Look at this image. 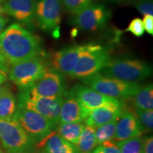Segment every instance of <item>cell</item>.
<instances>
[{
    "instance_id": "16",
    "label": "cell",
    "mask_w": 153,
    "mask_h": 153,
    "mask_svg": "<svg viewBox=\"0 0 153 153\" xmlns=\"http://www.w3.org/2000/svg\"><path fill=\"white\" fill-rule=\"evenodd\" d=\"M143 133L136 114L129 111H126L118 120L114 139L118 142L140 136Z\"/></svg>"
},
{
    "instance_id": "41",
    "label": "cell",
    "mask_w": 153,
    "mask_h": 153,
    "mask_svg": "<svg viewBox=\"0 0 153 153\" xmlns=\"http://www.w3.org/2000/svg\"><path fill=\"white\" fill-rule=\"evenodd\" d=\"M0 143H1V141H0Z\"/></svg>"
},
{
    "instance_id": "7",
    "label": "cell",
    "mask_w": 153,
    "mask_h": 153,
    "mask_svg": "<svg viewBox=\"0 0 153 153\" xmlns=\"http://www.w3.org/2000/svg\"><path fill=\"white\" fill-rule=\"evenodd\" d=\"M0 141L9 153H30L34 143L14 120L0 119Z\"/></svg>"
},
{
    "instance_id": "3",
    "label": "cell",
    "mask_w": 153,
    "mask_h": 153,
    "mask_svg": "<svg viewBox=\"0 0 153 153\" xmlns=\"http://www.w3.org/2000/svg\"><path fill=\"white\" fill-rule=\"evenodd\" d=\"M103 75L124 82H137L152 76L148 63L137 59H121L111 61L100 71Z\"/></svg>"
},
{
    "instance_id": "4",
    "label": "cell",
    "mask_w": 153,
    "mask_h": 153,
    "mask_svg": "<svg viewBox=\"0 0 153 153\" xmlns=\"http://www.w3.org/2000/svg\"><path fill=\"white\" fill-rule=\"evenodd\" d=\"M82 80L94 90L117 99L133 97L141 87L138 82H124L104 76L99 72Z\"/></svg>"
},
{
    "instance_id": "2",
    "label": "cell",
    "mask_w": 153,
    "mask_h": 153,
    "mask_svg": "<svg viewBox=\"0 0 153 153\" xmlns=\"http://www.w3.org/2000/svg\"><path fill=\"white\" fill-rule=\"evenodd\" d=\"M62 97L51 98L36 94L30 88L24 89L19 95L18 106L33 111L45 117L57 129L60 124V114Z\"/></svg>"
},
{
    "instance_id": "6",
    "label": "cell",
    "mask_w": 153,
    "mask_h": 153,
    "mask_svg": "<svg viewBox=\"0 0 153 153\" xmlns=\"http://www.w3.org/2000/svg\"><path fill=\"white\" fill-rule=\"evenodd\" d=\"M13 120L20 126L34 144H43L54 130L45 117L24 107H17Z\"/></svg>"
},
{
    "instance_id": "19",
    "label": "cell",
    "mask_w": 153,
    "mask_h": 153,
    "mask_svg": "<svg viewBox=\"0 0 153 153\" xmlns=\"http://www.w3.org/2000/svg\"><path fill=\"white\" fill-rule=\"evenodd\" d=\"M85 127L82 123H60L57 128V133L68 142L76 145Z\"/></svg>"
},
{
    "instance_id": "9",
    "label": "cell",
    "mask_w": 153,
    "mask_h": 153,
    "mask_svg": "<svg viewBox=\"0 0 153 153\" xmlns=\"http://www.w3.org/2000/svg\"><path fill=\"white\" fill-rule=\"evenodd\" d=\"M111 17V11L103 4H91L74 15L72 23L82 30L94 31L102 28Z\"/></svg>"
},
{
    "instance_id": "23",
    "label": "cell",
    "mask_w": 153,
    "mask_h": 153,
    "mask_svg": "<svg viewBox=\"0 0 153 153\" xmlns=\"http://www.w3.org/2000/svg\"><path fill=\"white\" fill-rule=\"evenodd\" d=\"M117 122L118 120H113V121L99 126L98 128H96L95 135L97 145L114 139Z\"/></svg>"
},
{
    "instance_id": "32",
    "label": "cell",
    "mask_w": 153,
    "mask_h": 153,
    "mask_svg": "<svg viewBox=\"0 0 153 153\" xmlns=\"http://www.w3.org/2000/svg\"><path fill=\"white\" fill-rule=\"evenodd\" d=\"M9 63L6 60L2 53L0 52V72L3 73H7L9 71Z\"/></svg>"
},
{
    "instance_id": "31",
    "label": "cell",
    "mask_w": 153,
    "mask_h": 153,
    "mask_svg": "<svg viewBox=\"0 0 153 153\" xmlns=\"http://www.w3.org/2000/svg\"><path fill=\"white\" fill-rule=\"evenodd\" d=\"M143 153H153V137H149L143 141Z\"/></svg>"
},
{
    "instance_id": "12",
    "label": "cell",
    "mask_w": 153,
    "mask_h": 153,
    "mask_svg": "<svg viewBox=\"0 0 153 153\" xmlns=\"http://www.w3.org/2000/svg\"><path fill=\"white\" fill-rule=\"evenodd\" d=\"M61 16V0H40L36 4V16L42 30H55L60 24Z\"/></svg>"
},
{
    "instance_id": "34",
    "label": "cell",
    "mask_w": 153,
    "mask_h": 153,
    "mask_svg": "<svg viewBox=\"0 0 153 153\" xmlns=\"http://www.w3.org/2000/svg\"><path fill=\"white\" fill-rule=\"evenodd\" d=\"M7 81V76L5 75V73L0 72V85H2Z\"/></svg>"
},
{
    "instance_id": "5",
    "label": "cell",
    "mask_w": 153,
    "mask_h": 153,
    "mask_svg": "<svg viewBox=\"0 0 153 153\" xmlns=\"http://www.w3.org/2000/svg\"><path fill=\"white\" fill-rule=\"evenodd\" d=\"M111 61L109 53L99 45H86L70 76L82 79L99 73Z\"/></svg>"
},
{
    "instance_id": "20",
    "label": "cell",
    "mask_w": 153,
    "mask_h": 153,
    "mask_svg": "<svg viewBox=\"0 0 153 153\" xmlns=\"http://www.w3.org/2000/svg\"><path fill=\"white\" fill-rule=\"evenodd\" d=\"M17 107L16 98L12 92L7 89L0 96V119L13 120Z\"/></svg>"
},
{
    "instance_id": "25",
    "label": "cell",
    "mask_w": 153,
    "mask_h": 153,
    "mask_svg": "<svg viewBox=\"0 0 153 153\" xmlns=\"http://www.w3.org/2000/svg\"><path fill=\"white\" fill-rule=\"evenodd\" d=\"M136 109V116L143 132L152 131L153 128V109Z\"/></svg>"
},
{
    "instance_id": "39",
    "label": "cell",
    "mask_w": 153,
    "mask_h": 153,
    "mask_svg": "<svg viewBox=\"0 0 153 153\" xmlns=\"http://www.w3.org/2000/svg\"><path fill=\"white\" fill-rule=\"evenodd\" d=\"M0 153H2V152H1V150H0Z\"/></svg>"
},
{
    "instance_id": "38",
    "label": "cell",
    "mask_w": 153,
    "mask_h": 153,
    "mask_svg": "<svg viewBox=\"0 0 153 153\" xmlns=\"http://www.w3.org/2000/svg\"><path fill=\"white\" fill-rule=\"evenodd\" d=\"M116 1H120V0H116Z\"/></svg>"
},
{
    "instance_id": "35",
    "label": "cell",
    "mask_w": 153,
    "mask_h": 153,
    "mask_svg": "<svg viewBox=\"0 0 153 153\" xmlns=\"http://www.w3.org/2000/svg\"><path fill=\"white\" fill-rule=\"evenodd\" d=\"M7 89H9L7 86L3 85V84L2 85H0V96L3 93H4L5 91L7 90Z\"/></svg>"
},
{
    "instance_id": "24",
    "label": "cell",
    "mask_w": 153,
    "mask_h": 153,
    "mask_svg": "<svg viewBox=\"0 0 153 153\" xmlns=\"http://www.w3.org/2000/svg\"><path fill=\"white\" fill-rule=\"evenodd\" d=\"M143 140L140 136L118 141L116 145L122 153H143Z\"/></svg>"
},
{
    "instance_id": "17",
    "label": "cell",
    "mask_w": 153,
    "mask_h": 153,
    "mask_svg": "<svg viewBox=\"0 0 153 153\" xmlns=\"http://www.w3.org/2000/svg\"><path fill=\"white\" fill-rule=\"evenodd\" d=\"M122 114L123 106L101 107L91 111L85 121L87 126L97 128L108 122L118 120Z\"/></svg>"
},
{
    "instance_id": "28",
    "label": "cell",
    "mask_w": 153,
    "mask_h": 153,
    "mask_svg": "<svg viewBox=\"0 0 153 153\" xmlns=\"http://www.w3.org/2000/svg\"><path fill=\"white\" fill-rule=\"evenodd\" d=\"M126 31H129L137 37H140L144 34L145 29L143 26V21L139 18L133 19L130 23L129 26L126 29Z\"/></svg>"
},
{
    "instance_id": "33",
    "label": "cell",
    "mask_w": 153,
    "mask_h": 153,
    "mask_svg": "<svg viewBox=\"0 0 153 153\" xmlns=\"http://www.w3.org/2000/svg\"><path fill=\"white\" fill-rule=\"evenodd\" d=\"M3 13H4L3 11V9H0V36L1 35V33H3L4 28L6 24L8 23L9 19L7 16H5L3 14Z\"/></svg>"
},
{
    "instance_id": "22",
    "label": "cell",
    "mask_w": 153,
    "mask_h": 153,
    "mask_svg": "<svg viewBox=\"0 0 153 153\" xmlns=\"http://www.w3.org/2000/svg\"><path fill=\"white\" fill-rule=\"evenodd\" d=\"M134 104L138 109H153V86L152 84L141 87L134 96Z\"/></svg>"
},
{
    "instance_id": "21",
    "label": "cell",
    "mask_w": 153,
    "mask_h": 153,
    "mask_svg": "<svg viewBox=\"0 0 153 153\" xmlns=\"http://www.w3.org/2000/svg\"><path fill=\"white\" fill-rule=\"evenodd\" d=\"M95 130L91 126H85L75 145L79 153H92L94 149L97 146Z\"/></svg>"
},
{
    "instance_id": "37",
    "label": "cell",
    "mask_w": 153,
    "mask_h": 153,
    "mask_svg": "<svg viewBox=\"0 0 153 153\" xmlns=\"http://www.w3.org/2000/svg\"><path fill=\"white\" fill-rule=\"evenodd\" d=\"M2 9V8H1V6H0V9Z\"/></svg>"
},
{
    "instance_id": "40",
    "label": "cell",
    "mask_w": 153,
    "mask_h": 153,
    "mask_svg": "<svg viewBox=\"0 0 153 153\" xmlns=\"http://www.w3.org/2000/svg\"><path fill=\"white\" fill-rule=\"evenodd\" d=\"M1 1V0H0V1Z\"/></svg>"
},
{
    "instance_id": "1",
    "label": "cell",
    "mask_w": 153,
    "mask_h": 153,
    "mask_svg": "<svg viewBox=\"0 0 153 153\" xmlns=\"http://www.w3.org/2000/svg\"><path fill=\"white\" fill-rule=\"evenodd\" d=\"M0 52L11 65L29 60L42 53L41 38L19 24H11L0 36Z\"/></svg>"
},
{
    "instance_id": "8",
    "label": "cell",
    "mask_w": 153,
    "mask_h": 153,
    "mask_svg": "<svg viewBox=\"0 0 153 153\" xmlns=\"http://www.w3.org/2000/svg\"><path fill=\"white\" fill-rule=\"evenodd\" d=\"M47 70L44 59L37 56L12 65L9 70V79L21 89H27Z\"/></svg>"
},
{
    "instance_id": "13",
    "label": "cell",
    "mask_w": 153,
    "mask_h": 153,
    "mask_svg": "<svg viewBox=\"0 0 153 153\" xmlns=\"http://www.w3.org/2000/svg\"><path fill=\"white\" fill-rule=\"evenodd\" d=\"M87 45H75L61 50L53 55L51 64L53 70L70 76L73 72L80 55Z\"/></svg>"
},
{
    "instance_id": "10",
    "label": "cell",
    "mask_w": 153,
    "mask_h": 153,
    "mask_svg": "<svg viewBox=\"0 0 153 153\" xmlns=\"http://www.w3.org/2000/svg\"><path fill=\"white\" fill-rule=\"evenodd\" d=\"M30 88L36 94L44 97H63L66 93L62 74L54 70H47Z\"/></svg>"
},
{
    "instance_id": "27",
    "label": "cell",
    "mask_w": 153,
    "mask_h": 153,
    "mask_svg": "<svg viewBox=\"0 0 153 153\" xmlns=\"http://www.w3.org/2000/svg\"><path fill=\"white\" fill-rule=\"evenodd\" d=\"M92 153H122L116 143L111 140L106 141L102 144L97 145Z\"/></svg>"
},
{
    "instance_id": "15",
    "label": "cell",
    "mask_w": 153,
    "mask_h": 153,
    "mask_svg": "<svg viewBox=\"0 0 153 153\" xmlns=\"http://www.w3.org/2000/svg\"><path fill=\"white\" fill-rule=\"evenodd\" d=\"M36 0H7L3 11L19 22L30 24L36 16Z\"/></svg>"
},
{
    "instance_id": "18",
    "label": "cell",
    "mask_w": 153,
    "mask_h": 153,
    "mask_svg": "<svg viewBox=\"0 0 153 153\" xmlns=\"http://www.w3.org/2000/svg\"><path fill=\"white\" fill-rule=\"evenodd\" d=\"M44 143L43 151L45 153H79L75 145L68 142L53 131Z\"/></svg>"
},
{
    "instance_id": "29",
    "label": "cell",
    "mask_w": 153,
    "mask_h": 153,
    "mask_svg": "<svg viewBox=\"0 0 153 153\" xmlns=\"http://www.w3.org/2000/svg\"><path fill=\"white\" fill-rule=\"evenodd\" d=\"M135 7L143 16H153L152 0H137L135 3Z\"/></svg>"
},
{
    "instance_id": "11",
    "label": "cell",
    "mask_w": 153,
    "mask_h": 153,
    "mask_svg": "<svg viewBox=\"0 0 153 153\" xmlns=\"http://www.w3.org/2000/svg\"><path fill=\"white\" fill-rule=\"evenodd\" d=\"M71 91L89 114L91 111L101 107L122 106L119 99L107 97L87 86L76 85Z\"/></svg>"
},
{
    "instance_id": "30",
    "label": "cell",
    "mask_w": 153,
    "mask_h": 153,
    "mask_svg": "<svg viewBox=\"0 0 153 153\" xmlns=\"http://www.w3.org/2000/svg\"><path fill=\"white\" fill-rule=\"evenodd\" d=\"M143 23L145 30L148 32V33L153 35V16L151 15H145L143 18Z\"/></svg>"
},
{
    "instance_id": "36",
    "label": "cell",
    "mask_w": 153,
    "mask_h": 153,
    "mask_svg": "<svg viewBox=\"0 0 153 153\" xmlns=\"http://www.w3.org/2000/svg\"><path fill=\"white\" fill-rule=\"evenodd\" d=\"M40 153H45V152H44V151H42V152H40Z\"/></svg>"
},
{
    "instance_id": "26",
    "label": "cell",
    "mask_w": 153,
    "mask_h": 153,
    "mask_svg": "<svg viewBox=\"0 0 153 153\" xmlns=\"http://www.w3.org/2000/svg\"><path fill=\"white\" fill-rule=\"evenodd\" d=\"M94 1V0H61V3L69 12L75 15L93 4Z\"/></svg>"
},
{
    "instance_id": "14",
    "label": "cell",
    "mask_w": 153,
    "mask_h": 153,
    "mask_svg": "<svg viewBox=\"0 0 153 153\" xmlns=\"http://www.w3.org/2000/svg\"><path fill=\"white\" fill-rule=\"evenodd\" d=\"M62 97L60 114V123H82L89 115L87 110L82 106L73 92L70 90Z\"/></svg>"
}]
</instances>
